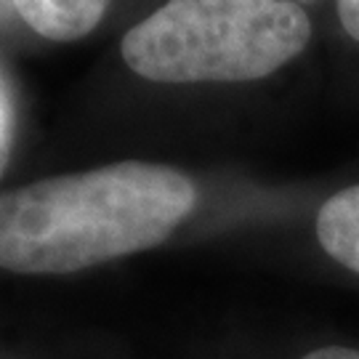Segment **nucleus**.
Returning <instances> with one entry per match:
<instances>
[{
	"label": "nucleus",
	"instance_id": "obj_1",
	"mask_svg": "<svg viewBox=\"0 0 359 359\" xmlns=\"http://www.w3.org/2000/svg\"><path fill=\"white\" fill-rule=\"evenodd\" d=\"M197 189L157 163H112L0 192V266L51 277L165 243L194 210Z\"/></svg>",
	"mask_w": 359,
	"mask_h": 359
},
{
	"label": "nucleus",
	"instance_id": "obj_2",
	"mask_svg": "<svg viewBox=\"0 0 359 359\" xmlns=\"http://www.w3.org/2000/svg\"><path fill=\"white\" fill-rule=\"evenodd\" d=\"M309 40L295 0H168L126 32L120 56L152 83H250L295 62Z\"/></svg>",
	"mask_w": 359,
	"mask_h": 359
},
{
	"label": "nucleus",
	"instance_id": "obj_3",
	"mask_svg": "<svg viewBox=\"0 0 359 359\" xmlns=\"http://www.w3.org/2000/svg\"><path fill=\"white\" fill-rule=\"evenodd\" d=\"M109 0H13L29 29L56 43L86 38L104 19Z\"/></svg>",
	"mask_w": 359,
	"mask_h": 359
},
{
	"label": "nucleus",
	"instance_id": "obj_4",
	"mask_svg": "<svg viewBox=\"0 0 359 359\" xmlns=\"http://www.w3.org/2000/svg\"><path fill=\"white\" fill-rule=\"evenodd\" d=\"M314 229L322 250L341 266L359 274V184L322 203Z\"/></svg>",
	"mask_w": 359,
	"mask_h": 359
},
{
	"label": "nucleus",
	"instance_id": "obj_5",
	"mask_svg": "<svg viewBox=\"0 0 359 359\" xmlns=\"http://www.w3.org/2000/svg\"><path fill=\"white\" fill-rule=\"evenodd\" d=\"M13 144V93L8 77L0 69V176L6 173Z\"/></svg>",
	"mask_w": 359,
	"mask_h": 359
},
{
	"label": "nucleus",
	"instance_id": "obj_6",
	"mask_svg": "<svg viewBox=\"0 0 359 359\" xmlns=\"http://www.w3.org/2000/svg\"><path fill=\"white\" fill-rule=\"evenodd\" d=\"M341 27L354 43H359V0H335Z\"/></svg>",
	"mask_w": 359,
	"mask_h": 359
},
{
	"label": "nucleus",
	"instance_id": "obj_7",
	"mask_svg": "<svg viewBox=\"0 0 359 359\" xmlns=\"http://www.w3.org/2000/svg\"><path fill=\"white\" fill-rule=\"evenodd\" d=\"M304 359H359V348H346V346H325L306 354Z\"/></svg>",
	"mask_w": 359,
	"mask_h": 359
},
{
	"label": "nucleus",
	"instance_id": "obj_8",
	"mask_svg": "<svg viewBox=\"0 0 359 359\" xmlns=\"http://www.w3.org/2000/svg\"><path fill=\"white\" fill-rule=\"evenodd\" d=\"M13 11V0H0V22Z\"/></svg>",
	"mask_w": 359,
	"mask_h": 359
},
{
	"label": "nucleus",
	"instance_id": "obj_9",
	"mask_svg": "<svg viewBox=\"0 0 359 359\" xmlns=\"http://www.w3.org/2000/svg\"><path fill=\"white\" fill-rule=\"evenodd\" d=\"M295 3H309V0H295Z\"/></svg>",
	"mask_w": 359,
	"mask_h": 359
}]
</instances>
